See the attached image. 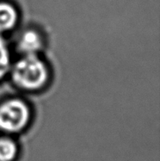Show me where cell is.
<instances>
[{"mask_svg":"<svg viewBox=\"0 0 160 161\" xmlns=\"http://www.w3.org/2000/svg\"><path fill=\"white\" fill-rule=\"evenodd\" d=\"M30 119V106L23 99L11 97L0 103L1 130L8 133L19 132L28 125Z\"/></svg>","mask_w":160,"mask_h":161,"instance_id":"7a4b0ae2","label":"cell"},{"mask_svg":"<svg viewBox=\"0 0 160 161\" xmlns=\"http://www.w3.org/2000/svg\"><path fill=\"white\" fill-rule=\"evenodd\" d=\"M19 19L20 14L16 5L7 0H0V35L13 30Z\"/></svg>","mask_w":160,"mask_h":161,"instance_id":"277c9868","label":"cell"},{"mask_svg":"<svg viewBox=\"0 0 160 161\" xmlns=\"http://www.w3.org/2000/svg\"><path fill=\"white\" fill-rule=\"evenodd\" d=\"M11 56L6 40L0 35V81L10 72Z\"/></svg>","mask_w":160,"mask_h":161,"instance_id":"5b68a950","label":"cell"},{"mask_svg":"<svg viewBox=\"0 0 160 161\" xmlns=\"http://www.w3.org/2000/svg\"><path fill=\"white\" fill-rule=\"evenodd\" d=\"M14 85L26 92H37L48 84L50 70L38 54L22 55L10 67Z\"/></svg>","mask_w":160,"mask_h":161,"instance_id":"6da1fadb","label":"cell"},{"mask_svg":"<svg viewBox=\"0 0 160 161\" xmlns=\"http://www.w3.org/2000/svg\"><path fill=\"white\" fill-rule=\"evenodd\" d=\"M45 46L42 33L35 28H28L20 33L16 39V47L22 55L38 54Z\"/></svg>","mask_w":160,"mask_h":161,"instance_id":"3957f363","label":"cell"},{"mask_svg":"<svg viewBox=\"0 0 160 161\" xmlns=\"http://www.w3.org/2000/svg\"><path fill=\"white\" fill-rule=\"evenodd\" d=\"M17 148L13 141L0 138V161H12L16 158Z\"/></svg>","mask_w":160,"mask_h":161,"instance_id":"8992f818","label":"cell"}]
</instances>
